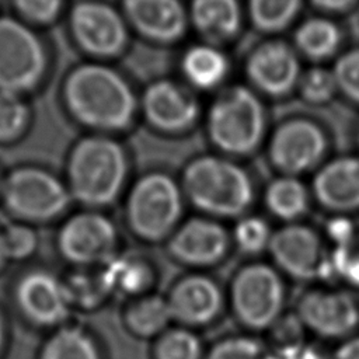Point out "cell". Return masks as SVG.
Returning <instances> with one entry per match:
<instances>
[{
    "instance_id": "11",
    "label": "cell",
    "mask_w": 359,
    "mask_h": 359,
    "mask_svg": "<svg viewBox=\"0 0 359 359\" xmlns=\"http://www.w3.org/2000/svg\"><path fill=\"white\" fill-rule=\"evenodd\" d=\"M231 247V231L220 220L203 215L182 222L168 241L171 255L192 269L219 265L226 259Z\"/></svg>"
},
{
    "instance_id": "40",
    "label": "cell",
    "mask_w": 359,
    "mask_h": 359,
    "mask_svg": "<svg viewBox=\"0 0 359 359\" xmlns=\"http://www.w3.org/2000/svg\"><path fill=\"white\" fill-rule=\"evenodd\" d=\"M324 14H342L355 7L359 0H310Z\"/></svg>"
},
{
    "instance_id": "37",
    "label": "cell",
    "mask_w": 359,
    "mask_h": 359,
    "mask_svg": "<svg viewBox=\"0 0 359 359\" xmlns=\"http://www.w3.org/2000/svg\"><path fill=\"white\" fill-rule=\"evenodd\" d=\"M269 359H324L323 353L303 339L278 344L269 349Z\"/></svg>"
},
{
    "instance_id": "28",
    "label": "cell",
    "mask_w": 359,
    "mask_h": 359,
    "mask_svg": "<svg viewBox=\"0 0 359 359\" xmlns=\"http://www.w3.org/2000/svg\"><path fill=\"white\" fill-rule=\"evenodd\" d=\"M205 353L199 335L187 327L164 332L156 346V359H205Z\"/></svg>"
},
{
    "instance_id": "6",
    "label": "cell",
    "mask_w": 359,
    "mask_h": 359,
    "mask_svg": "<svg viewBox=\"0 0 359 359\" xmlns=\"http://www.w3.org/2000/svg\"><path fill=\"white\" fill-rule=\"evenodd\" d=\"M184 191L171 175L150 172L133 188L129 219L135 231L150 241L171 236L182 223Z\"/></svg>"
},
{
    "instance_id": "35",
    "label": "cell",
    "mask_w": 359,
    "mask_h": 359,
    "mask_svg": "<svg viewBox=\"0 0 359 359\" xmlns=\"http://www.w3.org/2000/svg\"><path fill=\"white\" fill-rule=\"evenodd\" d=\"M28 111L17 93L0 90V139L17 136L25 122Z\"/></svg>"
},
{
    "instance_id": "36",
    "label": "cell",
    "mask_w": 359,
    "mask_h": 359,
    "mask_svg": "<svg viewBox=\"0 0 359 359\" xmlns=\"http://www.w3.org/2000/svg\"><path fill=\"white\" fill-rule=\"evenodd\" d=\"M3 241L6 255L13 258H24L29 255L36 245L35 234L29 229L21 226L10 227L3 236Z\"/></svg>"
},
{
    "instance_id": "4",
    "label": "cell",
    "mask_w": 359,
    "mask_h": 359,
    "mask_svg": "<svg viewBox=\"0 0 359 359\" xmlns=\"http://www.w3.org/2000/svg\"><path fill=\"white\" fill-rule=\"evenodd\" d=\"M283 275L266 262H248L238 268L229 286V304L236 320L248 331L272 330L286 306Z\"/></svg>"
},
{
    "instance_id": "21",
    "label": "cell",
    "mask_w": 359,
    "mask_h": 359,
    "mask_svg": "<svg viewBox=\"0 0 359 359\" xmlns=\"http://www.w3.org/2000/svg\"><path fill=\"white\" fill-rule=\"evenodd\" d=\"M188 17L203 41L215 46L236 38L243 21L238 0H191Z\"/></svg>"
},
{
    "instance_id": "19",
    "label": "cell",
    "mask_w": 359,
    "mask_h": 359,
    "mask_svg": "<svg viewBox=\"0 0 359 359\" xmlns=\"http://www.w3.org/2000/svg\"><path fill=\"white\" fill-rule=\"evenodd\" d=\"M60 248L76 262H91L109 255L115 243L111 222L98 215H81L72 219L60 233Z\"/></svg>"
},
{
    "instance_id": "9",
    "label": "cell",
    "mask_w": 359,
    "mask_h": 359,
    "mask_svg": "<svg viewBox=\"0 0 359 359\" xmlns=\"http://www.w3.org/2000/svg\"><path fill=\"white\" fill-rule=\"evenodd\" d=\"M328 151L324 129L306 118H292L276 126L268 143V158L280 175L300 177L317 170Z\"/></svg>"
},
{
    "instance_id": "41",
    "label": "cell",
    "mask_w": 359,
    "mask_h": 359,
    "mask_svg": "<svg viewBox=\"0 0 359 359\" xmlns=\"http://www.w3.org/2000/svg\"><path fill=\"white\" fill-rule=\"evenodd\" d=\"M6 257H7V255H6V250H4V241H3V236L0 234V265H1V262L4 261Z\"/></svg>"
},
{
    "instance_id": "24",
    "label": "cell",
    "mask_w": 359,
    "mask_h": 359,
    "mask_svg": "<svg viewBox=\"0 0 359 359\" xmlns=\"http://www.w3.org/2000/svg\"><path fill=\"white\" fill-rule=\"evenodd\" d=\"M341 31L338 25L324 15L304 20L296 28L294 48L314 62L332 57L341 45Z\"/></svg>"
},
{
    "instance_id": "33",
    "label": "cell",
    "mask_w": 359,
    "mask_h": 359,
    "mask_svg": "<svg viewBox=\"0 0 359 359\" xmlns=\"http://www.w3.org/2000/svg\"><path fill=\"white\" fill-rule=\"evenodd\" d=\"M332 276L359 289V230L346 243L331 248Z\"/></svg>"
},
{
    "instance_id": "17",
    "label": "cell",
    "mask_w": 359,
    "mask_h": 359,
    "mask_svg": "<svg viewBox=\"0 0 359 359\" xmlns=\"http://www.w3.org/2000/svg\"><path fill=\"white\" fill-rule=\"evenodd\" d=\"M72 28L83 48L95 55H114L126 41L122 17L100 1H84L72 11Z\"/></svg>"
},
{
    "instance_id": "12",
    "label": "cell",
    "mask_w": 359,
    "mask_h": 359,
    "mask_svg": "<svg viewBox=\"0 0 359 359\" xmlns=\"http://www.w3.org/2000/svg\"><path fill=\"white\" fill-rule=\"evenodd\" d=\"M245 74L251 86L269 97H283L297 88L302 67L289 43L271 39L255 46L245 60Z\"/></svg>"
},
{
    "instance_id": "25",
    "label": "cell",
    "mask_w": 359,
    "mask_h": 359,
    "mask_svg": "<svg viewBox=\"0 0 359 359\" xmlns=\"http://www.w3.org/2000/svg\"><path fill=\"white\" fill-rule=\"evenodd\" d=\"M150 282V271L146 264L125 257L108 259L100 283L104 289L119 294H132L143 290Z\"/></svg>"
},
{
    "instance_id": "8",
    "label": "cell",
    "mask_w": 359,
    "mask_h": 359,
    "mask_svg": "<svg viewBox=\"0 0 359 359\" xmlns=\"http://www.w3.org/2000/svg\"><path fill=\"white\" fill-rule=\"evenodd\" d=\"M294 314L304 331L320 339L341 342L359 330V299L345 289H309L299 297Z\"/></svg>"
},
{
    "instance_id": "39",
    "label": "cell",
    "mask_w": 359,
    "mask_h": 359,
    "mask_svg": "<svg viewBox=\"0 0 359 359\" xmlns=\"http://www.w3.org/2000/svg\"><path fill=\"white\" fill-rule=\"evenodd\" d=\"M328 359H359V332L341 341Z\"/></svg>"
},
{
    "instance_id": "42",
    "label": "cell",
    "mask_w": 359,
    "mask_h": 359,
    "mask_svg": "<svg viewBox=\"0 0 359 359\" xmlns=\"http://www.w3.org/2000/svg\"><path fill=\"white\" fill-rule=\"evenodd\" d=\"M1 337H3V327H1V320H0V345H1Z\"/></svg>"
},
{
    "instance_id": "5",
    "label": "cell",
    "mask_w": 359,
    "mask_h": 359,
    "mask_svg": "<svg viewBox=\"0 0 359 359\" xmlns=\"http://www.w3.org/2000/svg\"><path fill=\"white\" fill-rule=\"evenodd\" d=\"M126 175V160L119 144L109 139L83 140L70 160L76 195L88 203H107L119 192Z\"/></svg>"
},
{
    "instance_id": "30",
    "label": "cell",
    "mask_w": 359,
    "mask_h": 359,
    "mask_svg": "<svg viewBox=\"0 0 359 359\" xmlns=\"http://www.w3.org/2000/svg\"><path fill=\"white\" fill-rule=\"evenodd\" d=\"M42 359H98L93 342L79 330L59 331L45 346Z\"/></svg>"
},
{
    "instance_id": "22",
    "label": "cell",
    "mask_w": 359,
    "mask_h": 359,
    "mask_svg": "<svg viewBox=\"0 0 359 359\" xmlns=\"http://www.w3.org/2000/svg\"><path fill=\"white\" fill-rule=\"evenodd\" d=\"M311 191L300 177L279 175L264 191V205L271 216L286 223H296L310 208Z\"/></svg>"
},
{
    "instance_id": "3",
    "label": "cell",
    "mask_w": 359,
    "mask_h": 359,
    "mask_svg": "<svg viewBox=\"0 0 359 359\" xmlns=\"http://www.w3.org/2000/svg\"><path fill=\"white\" fill-rule=\"evenodd\" d=\"M264 107L252 88L230 86L210 102L206 132L216 150L230 158L247 157L258 150L265 136Z\"/></svg>"
},
{
    "instance_id": "7",
    "label": "cell",
    "mask_w": 359,
    "mask_h": 359,
    "mask_svg": "<svg viewBox=\"0 0 359 359\" xmlns=\"http://www.w3.org/2000/svg\"><path fill=\"white\" fill-rule=\"evenodd\" d=\"M268 252L272 265L294 280L313 282L332 276L330 244L311 226L296 222L273 230Z\"/></svg>"
},
{
    "instance_id": "23",
    "label": "cell",
    "mask_w": 359,
    "mask_h": 359,
    "mask_svg": "<svg viewBox=\"0 0 359 359\" xmlns=\"http://www.w3.org/2000/svg\"><path fill=\"white\" fill-rule=\"evenodd\" d=\"M229 69V59L223 50L206 42L187 49L181 60L184 77L198 90L219 87L227 77Z\"/></svg>"
},
{
    "instance_id": "31",
    "label": "cell",
    "mask_w": 359,
    "mask_h": 359,
    "mask_svg": "<svg viewBox=\"0 0 359 359\" xmlns=\"http://www.w3.org/2000/svg\"><path fill=\"white\" fill-rule=\"evenodd\" d=\"M205 359H269V348L251 335H230L216 341Z\"/></svg>"
},
{
    "instance_id": "26",
    "label": "cell",
    "mask_w": 359,
    "mask_h": 359,
    "mask_svg": "<svg viewBox=\"0 0 359 359\" xmlns=\"http://www.w3.org/2000/svg\"><path fill=\"white\" fill-rule=\"evenodd\" d=\"M304 0H248V17L264 34H278L292 25Z\"/></svg>"
},
{
    "instance_id": "38",
    "label": "cell",
    "mask_w": 359,
    "mask_h": 359,
    "mask_svg": "<svg viewBox=\"0 0 359 359\" xmlns=\"http://www.w3.org/2000/svg\"><path fill=\"white\" fill-rule=\"evenodd\" d=\"M63 0H17L20 10L35 21H49L60 10Z\"/></svg>"
},
{
    "instance_id": "10",
    "label": "cell",
    "mask_w": 359,
    "mask_h": 359,
    "mask_svg": "<svg viewBox=\"0 0 359 359\" xmlns=\"http://www.w3.org/2000/svg\"><path fill=\"white\" fill-rule=\"evenodd\" d=\"M45 70V52L36 35L17 20L0 18V90L31 88Z\"/></svg>"
},
{
    "instance_id": "32",
    "label": "cell",
    "mask_w": 359,
    "mask_h": 359,
    "mask_svg": "<svg viewBox=\"0 0 359 359\" xmlns=\"http://www.w3.org/2000/svg\"><path fill=\"white\" fill-rule=\"evenodd\" d=\"M297 90L303 100L310 104H325L337 93L338 86L331 69L323 66H313L306 72H302Z\"/></svg>"
},
{
    "instance_id": "16",
    "label": "cell",
    "mask_w": 359,
    "mask_h": 359,
    "mask_svg": "<svg viewBox=\"0 0 359 359\" xmlns=\"http://www.w3.org/2000/svg\"><path fill=\"white\" fill-rule=\"evenodd\" d=\"M6 199L13 210L27 217L46 219L67 203V192L52 175L39 170H20L6 184Z\"/></svg>"
},
{
    "instance_id": "1",
    "label": "cell",
    "mask_w": 359,
    "mask_h": 359,
    "mask_svg": "<svg viewBox=\"0 0 359 359\" xmlns=\"http://www.w3.org/2000/svg\"><path fill=\"white\" fill-rule=\"evenodd\" d=\"M181 187L201 215L217 220H238L248 215L255 201V185L248 171L223 154L192 158L182 171Z\"/></svg>"
},
{
    "instance_id": "34",
    "label": "cell",
    "mask_w": 359,
    "mask_h": 359,
    "mask_svg": "<svg viewBox=\"0 0 359 359\" xmlns=\"http://www.w3.org/2000/svg\"><path fill=\"white\" fill-rule=\"evenodd\" d=\"M338 91L359 104V46L344 52L332 66Z\"/></svg>"
},
{
    "instance_id": "14",
    "label": "cell",
    "mask_w": 359,
    "mask_h": 359,
    "mask_svg": "<svg viewBox=\"0 0 359 359\" xmlns=\"http://www.w3.org/2000/svg\"><path fill=\"white\" fill-rule=\"evenodd\" d=\"M311 196L334 216H348L359 210V154L334 157L324 161L311 181Z\"/></svg>"
},
{
    "instance_id": "20",
    "label": "cell",
    "mask_w": 359,
    "mask_h": 359,
    "mask_svg": "<svg viewBox=\"0 0 359 359\" xmlns=\"http://www.w3.org/2000/svg\"><path fill=\"white\" fill-rule=\"evenodd\" d=\"M69 297V290L45 272L27 275L18 286V300L24 311L42 324H53L65 318Z\"/></svg>"
},
{
    "instance_id": "29",
    "label": "cell",
    "mask_w": 359,
    "mask_h": 359,
    "mask_svg": "<svg viewBox=\"0 0 359 359\" xmlns=\"http://www.w3.org/2000/svg\"><path fill=\"white\" fill-rule=\"evenodd\" d=\"M273 230L264 217L245 215L240 217L231 231L233 244L247 255L268 251Z\"/></svg>"
},
{
    "instance_id": "18",
    "label": "cell",
    "mask_w": 359,
    "mask_h": 359,
    "mask_svg": "<svg viewBox=\"0 0 359 359\" xmlns=\"http://www.w3.org/2000/svg\"><path fill=\"white\" fill-rule=\"evenodd\" d=\"M123 6L132 24L161 43L180 41L189 25L188 10L181 0H125Z\"/></svg>"
},
{
    "instance_id": "2",
    "label": "cell",
    "mask_w": 359,
    "mask_h": 359,
    "mask_svg": "<svg viewBox=\"0 0 359 359\" xmlns=\"http://www.w3.org/2000/svg\"><path fill=\"white\" fill-rule=\"evenodd\" d=\"M65 95L70 111L81 122L95 128H125L136 109L128 83L101 65H84L73 70L66 81Z\"/></svg>"
},
{
    "instance_id": "15",
    "label": "cell",
    "mask_w": 359,
    "mask_h": 359,
    "mask_svg": "<svg viewBox=\"0 0 359 359\" xmlns=\"http://www.w3.org/2000/svg\"><path fill=\"white\" fill-rule=\"evenodd\" d=\"M147 121L167 133H184L194 128L201 116L195 95L172 80H158L147 87L143 95Z\"/></svg>"
},
{
    "instance_id": "13",
    "label": "cell",
    "mask_w": 359,
    "mask_h": 359,
    "mask_svg": "<svg viewBox=\"0 0 359 359\" xmlns=\"http://www.w3.org/2000/svg\"><path fill=\"white\" fill-rule=\"evenodd\" d=\"M172 320L187 328H203L215 323L224 307V293L208 275L194 272L181 278L168 297Z\"/></svg>"
},
{
    "instance_id": "27",
    "label": "cell",
    "mask_w": 359,
    "mask_h": 359,
    "mask_svg": "<svg viewBox=\"0 0 359 359\" xmlns=\"http://www.w3.org/2000/svg\"><path fill=\"white\" fill-rule=\"evenodd\" d=\"M172 320L168 300L160 296H149L136 303L129 311L132 328L144 337L164 331Z\"/></svg>"
}]
</instances>
